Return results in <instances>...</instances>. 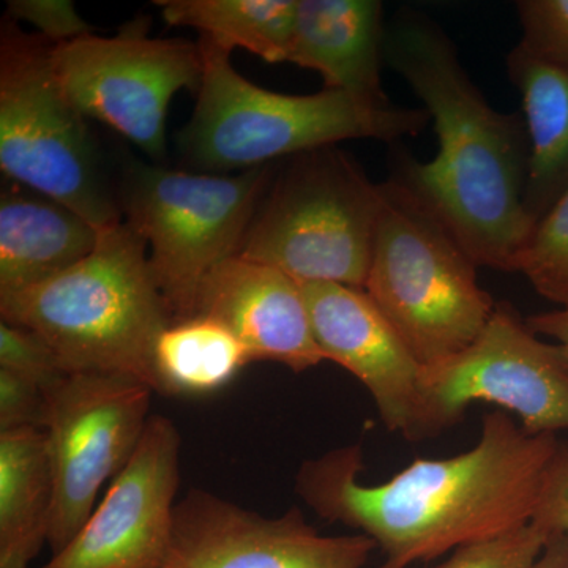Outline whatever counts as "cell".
Here are the masks:
<instances>
[{
	"instance_id": "83f0119b",
	"label": "cell",
	"mask_w": 568,
	"mask_h": 568,
	"mask_svg": "<svg viewBox=\"0 0 568 568\" xmlns=\"http://www.w3.org/2000/svg\"><path fill=\"white\" fill-rule=\"evenodd\" d=\"M532 523L549 534L568 536V443L564 440L545 474Z\"/></svg>"
},
{
	"instance_id": "484cf974",
	"label": "cell",
	"mask_w": 568,
	"mask_h": 568,
	"mask_svg": "<svg viewBox=\"0 0 568 568\" xmlns=\"http://www.w3.org/2000/svg\"><path fill=\"white\" fill-rule=\"evenodd\" d=\"M10 20L31 24L37 36L52 44L81 39L92 33L70 0H10L7 3Z\"/></svg>"
},
{
	"instance_id": "d4e9b609",
	"label": "cell",
	"mask_w": 568,
	"mask_h": 568,
	"mask_svg": "<svg viewBox=\"0 0 568 568\" xmlns=\"http://www.w3.org/2000/svg\"><path fill=\"white\" fill-rule=\"evenodd\" d=\"M0 368L32 381L47 390L67 375L58 355L29 328L0 323Z\"/></svg>"
},
{
	"instance_id": "f1b7e54d",
	"label": "cell",
	"mask_w": 568,
	"mask_h": 568,
	"mask_svg": "<svg viewBox=\"0 0 568 568\" xmlns=\"http://www.w3.org/2000/svg\"><path fill=\"white\" fill-rule=\"evenodd\" d=\"M526 323L538 336L555 339V345H558L568 357V306L529 316Z\"/></svg>"
},
{
	"instance_id": "277c9868",
	"label": "cell",
	"mask_w": 568,
	"mask_h": 568,
	"mask_svg": "<svg viewBox=\"0 0 568 568\" xmlns=\"http://www.w3.org/2000/svg\"><path fill=\"white\" fill-rule=\"evenodd\" d=\"M204 74L181 149L193 166L246 171L349 140L394 142L417 136L426 110L377 104L323 89L310 95L267 91L245 80L231 52L200 40Z\"/></svg>"
},
{
	"instance_id": "7a4b0ae2",
	"label": "cell",
	"mask_w": 568,
	"mask_h": 568,
	"mask_svg": "<svg viewBox=\"0 0 568 568\" xmlns=\"http://www.w3.org/2000/svg\"><path fill=\"white\" fill-rule=\"evenodd\" d=\"M384 54L424 103L437 136L433 160H403L396 178L446 224L478 267L517 272L536 227L525 203V118L487 102L447 33L424 14H396Z\"/></svg>"
},
{
	"instance_id": "cb8c5ba5",
	"label": "cell",
	"mask_w": 568,
	"mask_h": 568,
	"mask_svg": "<svg viewBox=\"0 0 568 568\" xmlns=\"http://www.w3.org/2000/svg\"><path fill=\"white\" fill-rule=\"evenodd\" d=\"M519 47L568 73V0H519Z\"/></svg>"
},
{
	"instance_id": "d6986e66",
	"label": "cell",
	"mask_w": 568,
	"mask_h": 568,
	"mask_svg": "<svg viewBox=\"0 0 568 568\" xmlns=\"http://www.w3.org/2000/svg\"><path fill=\"white\" fill-rule=\"evenodd\" d=\"M54 477L41 428L0 432V568H29L48 544Z\"/></svg>"
},
{
	"instance_id": "5b68a950",
	"label": "cell",
	"mask_w": 568,
	"mask_h": 568,
	"mask_svg": "<svg viewBox=\"0 0 568 568\" xmlns=\"http://www.w3.org/2000/svg\"><path fill=\"white\" fill-rule=\"evenodd\" d=\"M478 265L446 224L396 175L381 183L365 291L422 365L462 353L496 308Z\"/></svg>"
},
{
	"instance_id": "52a82bcc",
	"label": "cell",
	"mask_w": 568,
	"mask_h": 568,
	"mask_svg": "<svg viewBox=\"0 0 568 568\" xmlns=\"http://www.w3.org/2000/svg\"><path fill=\"white\" fill-rule=\"evenodd\" d=\"M0 170L99 230L123 220L88 119L55 73L52 43L11 22L0 33Z\"/></svg>"
},
{
	"instance_id": "ac0fdd59",
	"label": "cell",
	"mask_w": 568,
	"mask_h": 568,
	"mask_svg": "<svg viewBox=\"0 0 568 568\" xmlns=\"http://www.w3.org/2000/svg\"><path fill=\"white\" fill-rule=\"evenodd\" d=\"M529 136L525 203L534 226L568 186V73L538 61L519 44L507 55Z\"/></svg>"
},
{
	"instance_id": "7402d4cb",
	"label": "cell",
	"mask_w": 568,
	"mask_h": 568,
	"mask_svg": "<svg viewBox=\"0 0 568 568\" xmlns=\"http://www.w3.org/2000/svg\"><path fill=\"white\" fill-rule=\"evenodd\" d=\"M517 272L541 297L568 306V186L534 227Z\"/></svg>"
},
{
	"instance_id": "ba28073f",
	"label": "cell",
	"mask_w": 568,
	"mask_h": 568,
	"mask_svg": "<svg viewBox=\"0 0 568 568\" xmlns=\"http://www.w3.org/2000/svg\"><path fill=\"white\" fill-rule=\"evenodd\" d=\"M272 175V164L235 175L142 163L126 170L119 207L123 222L148 245L171 323L192 317L204 280L239 256Z\"/></svg>"
},
{
	"instance_id": "603a6c76",
	"label": "cell",
	"mask_w": 568,
	"mask_h": 568,
	"mask_svg": "<svg viewBox=\"0 0 568 568\" xmlns=\"http://www.w3.org/2000/svg\"><path fill=\"white\" fill-rule=\"evenodd\" d=\"M551 534L536 523L491 540L455 549L435 568H530L540 558Z\"/></svg>"
},
{
	"instance_id": "44dd1931",
	"label": "cell",
	"mask_w": 568,
	"mask_h": 568,
	"mask_svg": "<svg viewBox=\"0 0 568 568\" xmlns=\"http://www.w3.org/2000/svg\"><path fill=\"white\" fill-rule=\"evenodd\" d=\"M248 364L252 361L237 336L201 315L170 323L153 351L156 392L164 395L213 394Z\"/></svg>"
},
{
	"instance_id": "30bf717a",
	"label": "cell",
	"mask_w": 568,
	"mask_h": 568,
	"mask_svg": "<svg viewBox=\"0 0 568 568\" xmlns=\"http://www.w3.org/2000/svg\"><path fill=\"white\" fill-rule=\"evenodd\" d=\"M55 73L85 119L111 126L153 160L166 156V115L181 91L203 82L200 43L152 39L149 21L130 22L118 36L95 33L52 44Z\"/></svg>"
},
{
	"instance_id": "e0dca14e",
	"label": "cell",
	"mask_w": 568,
	"mask_h": 568,
	"mask_svg": "<svg viewBox=\"0 0 568 568\" xmlns=\"http://www.w3.org/2000/svg\"><path fill=\"white\" fill-rule=\"evenodd\" d=\"M102 231L59 201L10 182L0 196V295L69 271L95 250Z\"/></svg>"
},
{
	"instance_id": "4fadbf2b",
	"label": "cell",
	"mask_w": 568,
	"mask_h": 568,
	"mask_svg": "<svg viewBox=\"0 0 568 568\" xmlns=\"http://www.w3.org/2000/svg\"><path fill=\"white\" fill-rule=\"evenodd\" d=\"M375 549L364 534L321 536L295 507L263 517L192 489L175 506L162 568H365Z\"/></svg>"
},
{
	"instance_id": "8fae6325",
	"label": "cell",
	"mask_w": 568,
	"mask_h": 568,
	"mask_svg": "<svg viewBox=\"0 0 568 568\" xmlns=\"http://www.w3.org/2000/svg\"><path fill=\"white\" fill-rule=\"evenodd\" d=\"M153 390L114 373H67L44 390L43 432L54 477L48 545L52 555L77 536L108 480L133 457L148 426Z\"/></svg>"
},
{
	"instance_id": "2e32d148",
	"label": "cell",
	"mask_w": 568,
	"mask_h": 568,
	"mask_svg": "<svg viewBox=\"0 0 568 568\" xmlns=\"http://www.w3.org/2000/svg\"><path fill=\"white\" fill-rule=\"evenodd\" d=\"M386 33L377 0H297L287 62L320 73L324 89L387 104L381 81Z\"/></svg>"
},
{
	"instance_id": "5bb4252c",
	"label": "cell",
	"mask_w": 568,
	"mask_h": 568,
	"mask_svg": "<svg viewBox=\"0 0 568 568\" xmlns=\"http://www.w3.org/2000/svg\"><path fill=\"white\" fill-rule=\"evenodd\" d=\"M313 335L325 361L368 390L388 432L416 440L424 365L365 290L301 283Z\"/></svg>"
},
{
	"instance_id": "9a60e30c",
	"label": "cell",
	"mask_w": 568,
	"mask_h": 568,
	"mask_svg": "<svg viewBox=\"0 0 568 568\" xmlns=\"http://www.w3.org/2000/svg\"><path fill=\"white\" fill-rule=\"evenodd\" d=\"M230 328L252 362H272L291 372L323 364L301 283L278 268L245 257L224 261L204 280L193 316Z\"/></svg>"
},
{
	"instance_id": "ffe728a7",
	"label": "cell",
	"mask_w": 568,
	"mask_h": 568,
	"mask_svg": "<svg viewBox=\"0 0 568 568\" xmlns=\"http://www.w3.org/2000/svg\"><path fill=\"white\" fill-rule=\"evenodd\" d=\"M163 20L192 28L227 52L242 48L268 63L287 62L297 0H160Z\"/></svg>"
},
{
	"instance_id": "4316f807",
	"label": "cell",
	"mask_w": 568,
	"mask_h": 568,
	"mask_svg": "<svg viewBox=\"0 0 568 568\" xmlns=\"http://www.w3.org/2000/svg\"><path fill=\"white\" fill-rule=\"evenodd\" d=\"M47 395L32 381L0 368V432L43 429Z\"/></svg>"
},
{
	"instance_id": "3957f363",
	"label": "cell",
	"mask_w": 568,
	"mask_h": 568,
	"mask_svg": "<svg viewBox=\"0 0 568 568\" xmlns=\"http://www.w3.org/2000/svg\"><path fill=\"white\" fill-rule=\"evenodd\" d=\"M0 315L41 336L67 373H114L156 392L153 351L171 316L148 245L123 220L103 230L95 250L69 271L0 295Z\"/></svg>"
},
{
	"instance_id": "f546056e",
	"label": "cell",
	"mask_w": 568,
	"mask_h": 568,
	"mask_svg": "<svg viewBox=\"0 0 568 568\" xmlns=\"http://www.w3.org/2000/svg\"><path fill=\"white\" fill-rule=\"evenodd\" d=\"M530 568H568V536L551 534L540 558Z\"/></svg>"
},
{
	"instance_id": "6da1fadb",
	"label": "cell",
	"mask_w": 568,
	"mask_h": 568,
	"mask_svg": "<svg viewBox=\"0 0 568 568\" xmlns=\"http://www.w3.org/2000/svg\"><path fill=\"white\" fill-rule=\"evenodd\" d=\"M558 446L495 410L476 446L455 457L417 458L366 485L364 448L351 444L305 462L295 493L317 517L372 538L379 568H409L529 525Z\"/></svg>"
},
{
	"instance_id": "7c38bea8",
	"label": "cell",
	"mask_w": 568,
	"mask_h": 568,
	"mask_svg": "<svg viewBox=\"0 0 568 568\" xmlns=\"http://www.w3.org/2000/svg\"><path fill=\"white\" fill-rule=\"evenodd\" d=\"M181 447L174 422L151 416L91 517L41 568H162L173 536Z\"/></svg>"
},
{
	"instance_id": "8992f818",
	"label": "cell",
	"mask_w": 568,
	"mask_h": 568,
	"mask_svg": "<svg viewBox=\"0 0 568 568\" xmlns=\"http://www.w3.org/2000/svg\"><path fill=\"white\" fill-rule=\"evenodd\" d=\"M379 209L381 183L346 152L301 153L268 186L239 256L297 283L365 290Z\"/></svg>"
},
{
	"instance_id": "9c48e42d",
	"label": "cell",
	"mask_w": 568,
	"mask_h": 568,
	"mask_svg": "<svg viewBox=\"0 0 568 568\" xmlns=\"http://www.w3.org/2000/svg\"><path fill=\"white\" fill-rule=\"evenodd\" d=\"M416 440L458 424L470 405L485 403L517 416L529 435L568 429V357L500 302L473 345L422 369Z\"/></svg>"
}]
</instances>
